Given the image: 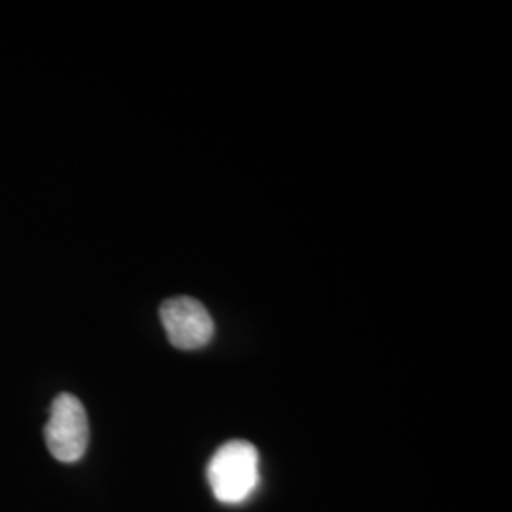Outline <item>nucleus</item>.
<instances>
[{
	"label": "nucleus",
	"instance_id": "nucleus-1",
	"mask_svg": "<svg viewBox=\"0 0 512 512\" xmlns=\"http://www.w3.org/2000/svg\"><path fill=\"white\" fill-rule=\"evenodd\" d=\"M260 480V456L247 440H232L220 446L207 467V482L215 499L224 505L247 501Z\"/></svg>",
	"mask_w": 512,
	"mask_h": 512
},
{
	"label": "nucleus",
	"instance_id": "nucleus-2",
	"mask_svg": "<svg viewBox=\"0 0 512 512\" xmlns=\"http://www.w3.org/2000/svg\"><path fill=\"white\" fill-rule=\"evenodd\" d=\"M44 437L50 454L61 463H76L86 454L90 442L88 414L74 395L55 397Z\"/></svg>",
	"mask_w": 512,
	"mask_h": 512
},
{
	"label": "nucleus",
	"instance_id": "nucleus-3",
	"mask_svg": "<svg viewBox=\"0 0 512 512\" xmlns=\"http://www.w3.org/2000/svg\"><path fill=\"white\" fill-rule=\"evenodd\" d=\"M160 317L167 338L175 348L192 351L207 346L213 340L215 323L209 311L205 310L202 302L190 296L165 300L160 308Z\"/></svg>",
	"mask_w": 512,
	"mask_h": 512
}]
</instances>
